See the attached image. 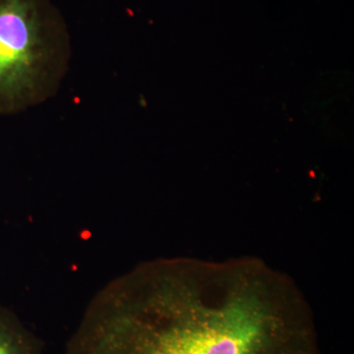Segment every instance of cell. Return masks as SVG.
Returning a JSON list of instances; mask_svg holds the SVG:
<instances>
[{
  "label": "cell",
  "instance_id": "1",
  "mask_svg": "<svg viewBox=\"0 0 354 354\" xmlns=\"http://www.w3.org/2000/svg\"><path fill=\"white\" fill-rule=\"evenodd\" d=\"M65 354H321L297 283L256 257L147 261L97 293Z\"/></svg>",
  "mask_w": 354,
  "mask_h": 354
},
{
  "label": "cell",
  "instance_id": "2",
  "mask_svg": "<svg viewBox=\"0 0 354 354\" xmlns=\"http://www.w3.org/2000/svg\"><path fill=\"white\" fill-rule=\"evenodd\" d=\"M70 55L66 23L50 0H0V116L57 94Z\"/></svg>",
  "mask_w": 354,
  "mask_h": 354
},
{
  "label": "cell",
  "instance_id": "3",
  "mask_svg": "<svg viewBox=\"0 0 354 354\" xmlns=\"http://www.w3.org/2000/svg\"><path fill=\"white\" fill-rule=\"evenodd\" d=\"M44 342L10 309L0 306V354H43Z\"/></svg>",
  "mask_w": 354,
  "mask_h": 354
}]
</instances>
